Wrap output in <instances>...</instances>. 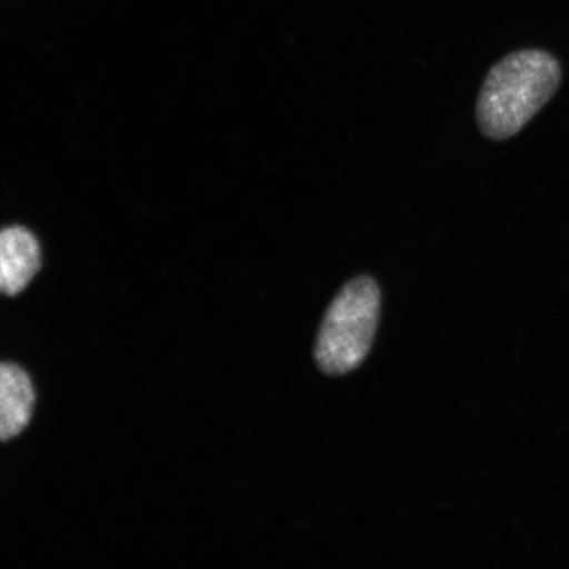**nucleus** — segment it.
Segmentation results:
<instances>
[{
	"label": "nucleus",
	"instance_id": "obj_4",
	"mask_svg": "<svg viewBox=\"0 0 569 569\" xmlns=\"http://www.w3.org/2000/svg\"><path fill=\"white\" fill-rule=\"evenodd\" d=\"M34 390L30 376L13 365L0 369V437L9 440L19 436L30 423Z\"/></svg>",
	"mask_w": 569,
	"mask_h": 569
},
{
	"label": "nucleus",
	"instance_id": "obj_1",
	"mask_svg": "<svg viewBox=\"0 0 569 569\" xmlns=\"http://www.w3.org/2000/svg\"><path fill=\"white\" fill-rule=\"evenodd\" d=\"M560 81V63L549 52L523 49L503 57L488 71L476 103L483 137L513 138L550 101Z\"/></svg>",
	"mask_w": 569,
	"mask_h": 569
},
{
	"label": "nucleus",
	"instance_id": "obj_2",
	"mask_svg": "<svg viewBox=\"0 0 569 569\" xmlns=\"http://www.w3.org/2000/svg\"><path fill=\"white\" fill-rule=\"evenodd\" d=\"M380 309V288L371 276L356 277L341 288L326 312L317 339L316 361L325 373L346 375L366 360Z\"/></svg>",
	"mask_w": 569,
	"mask_h": 569
},
{
	"label": "nucleus",
	"instance_id": "obj_3",
	"mask_svg": "<svg viewBox=\"0 0 569 569\" xmlns=\"http://www.w3.org/2000/svg\"><path fill=\"white\" fill-rule=\"evenodd\" d=\"M41 266L38 240L23 227H11L0 238V288L17 296L27 288Z\"/></svg>",
	"mask_w": 569,
	"mask_h": 569
}]
</instances>
